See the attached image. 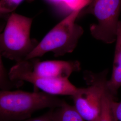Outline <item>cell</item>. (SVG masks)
<instances>
[{
	"label": "cell",
	"instance_id": "16",
	"mask_svg": "<svg viewBox=\"0 0 121 121\" xmlns=\"http://www.w3.org/2000/svg\"><path fill=\"white\" fill-rule=\"evenodd\" d=\"M50 2L56 4H60V0H48Z\"/></svg>",
	"mask_w": 121,
	"mask_h": 121
},
{
	"label": "cell",
	"instance_id": "1",
	"mask_svg": "<svg viewBox=\"0 0 121 121\" xmlns=\"http://www.w3.org/2000/svg\"><path fill=\"white\" fill-rule=\"evenodd\" d=\"M65 102L43 91L0 90V121L24 120L36 111L56 108Z\"/></svg>",
	"mask_w": 121,
	"mask_h": 121
},
{
	"label": "cell",
	"instance_id": "12",
	"mask_svg": "<svg viewBox=\"0 0 121 121\" xmlns=\"http://www.w3.org/2000/svg\"><path fill=\"white\" fill-rule=\"evenodd\" d=\"M34 0H0V18L12 14L23 1Z\"/></svg>",
	"mask_w": 121,
	"mask_h": 121
},
{
	"label": "cell",
	"instance_id": "14",
	"mask_svg": "<svg viewBox=\"0 0 121 121\" xmlns=\"http://www.w3.org/2000/svg\"><path fill=\"white\" fill-rule=\"evenodd\" d=\"M110 108L113 121H121V100L116 101L112 98L110 102Z\"/></svg>",
	"mask_w": 121,
	"mask_h": 121
},
{
	"label": "cell",
	"instance_id": "13",
	"mask_svg": "<svg viewBox=\"0 0 121 121\" xmlns=\"http://www.w3.org/2000/svg\"><path fill=\"white\" fill-rule=\"evenodd\" d=\"M91 0H60V4L73 11H81L89 3Z\"/></svg>",
	"mask_w": 121,
	"mask_h": 121
},
{
	"label": "cell",
	"instance_id": "9",
	"mask_svg": "<svg viewBox=\"0 0 121 121\" xmlns=\"http://www.w3.org/2000/svg\"><path fill=\"white\" fill-rule=\"evenodd\" d=\"M51 117L52 121H84L73 106L65 102L61 106L51 108Z\"/></svg>",
	"mask_w": 121,
	"mask_h": 121
},
{
	"label": "cell",
	"instance_id": "10",
	"mask_svg": "<svg viewBox=\"0 0 121 121\" xmlns=\"http://www.w3.org/2000/svg\"><path fill=\"white\" fill-rule=\"evenodd\" d=\"M3 30V27L0 26V33ZM2 53L0 47V90H10V89L20 86L22 81H14L9 77L4 68L1 59Z\"/></svg>",
	"mask_w": 121,
	"mask_h": 121
},
{
	"label": "cell",
	"instance_id": "15",
	"mask_svg": "<svg viewBox=\"0 0 121 121\" xmlns=\"http://www.w3.org/2000/svg\"><path fill=\"white\" fill-rule=\"evenodd\" d=\"M20 121H52L51 117V112L49 110L48 112L39 117L34 118H29L26 120Z\"/></svg>",
	"mask_w": 121,
	"mask_h": 121
},
{
	"label": "cell",
	"instance_id": "3",
	"mask_svg": "<svg viewBox=\"0 0 121 121\" xmlns=\"http://www.w3.org/2000/svg\"><path fill=\"white\" fill-rule=\"evenodd\" d=\"M33 19L15 13L11 14L4 30L0 33L2 55L17 63L26 56L39 43L30 37Z\"/></svg>",
	"mask_w": 121,
	"mask_h": 121
},
{
	"label": "cell",
	"instance_id": "6",
	"mask_svg": "<svg viewBox=\"0 0 121 121\" xmlns=\"http://www.w3.org/2000/svg\"><path fill=\"white\" fill-rule=\"evenodd\" d=\"M8 73L9 78L13 81L30 82L36 88L52 95L72 96L78 89L68 79L43 78L35 75L31 70L29 60L17 63Z\"/></svg>",
	"mask_w": 121,
	"mask_h": 121
},
{
	"label": "cell",
	"instance_id": "11",
	"mask_svg": "<svg viewBox=\"0 0 121 121\" xmlns=\"http://www.w3.org/2000/svg\"><path fill=\"white\" fill-rule=\"evenodd\" d=\"M112 98L115 97L110 93L107 86L104 93L100 117L99 121H113L110 108V102Z\"/></svg>",
	"mask_w": 121,
	"mask_h": 121
},
{
	"label": "cell",
	"instance_id": "4",
	"mask_svg": "<svg viewBox=\"0 0 121 121\" xmlns=\"http://www.w3.org/2000/svg\"><path fill=\"white\" fill-rule=\"evenodd\" d=\"M121 11V0H91L80 11L78 17L93 15L97 23L90 26L91 35L95 39L109 44L116 41Z\"/></svg>",
	"mask_w": 121,
	"mask_h": 121
},
{
	"label": "cell",
	"instance_id": "5",
	"mask_svg": "<svg viewBox=\"0 0 121 121\" xmlns=\"http://www.w3.org/2000/svg\"><path fill=\"white\" fill-rule=\"evenodd\" d=\"M108 72V69L97 73L86 71L84 78L88 86L78 88L77 92L71 96L74 107L85 121L99 120Z\"/></svg>",
	"mask_w": 121,
	"mask_h": 121
},
{
	"label": "cell",
	"instance_id": "2",
	"mask_svg": "<svg viewBox=\"0 0 121 121\" xmlns=\"http://www.w3.org/2000/svg\"><path fill=\"white\" fill-rule=\"evenodd\" d=\"M80 11H73L53 27L26 57V60L43 56L48 52L55 57L71 53L76 47L84 30L75 23Z\"/></svg>",
	"mask_w": 121,
	"mask_h": 121
},
{
	"label": "cell",
	"instance_id": "7",
	"mask_svg": "<svg viewBox=\"0 0 121 121\" xmlns=\"http://www.w3.org/2000/svg\"><path fill=\"white\" fill-rule=\"evenodd\" d=\"M37 59H29L30 69L35 75L43 78L68 79L74 72L81 69L78 60H46L40 61Z\"/></svg>",
	"mask_w": 121,
	"mask_h": 121
},
{
	"label": "cell",
	"instance_id": "8",
	"mask_svg": "<svg viewBox=\"0 0 121 121\" xmlns=\"http://www.w3.org/2000/svg\"><path fill=\"white\" fill-rule=\"evenodd\" d=\"M114 56L111 78L107 80L106 86L110 93L116 98L121 87V21L118 23L117 29Z\"/></svg>",
	"mask_w": 121,
	"mask_h": 121
}]
</instances>
